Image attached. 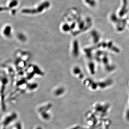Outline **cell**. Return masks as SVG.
<instances>
[{"label":"cell","instance_id":"cell-1","mask_svg":"<svg viewBox=\"0 0 129 129\" xmlns=\"http://www.w3.org/2000/svg\"><path fill=\"white\" fill-rule=\"evenodd\" d=\"M51 6V3L49 1H44L34 7L23 9L21 10V13L23 14L30 16L43 14L49 9Z\"/></svg>","mask_w":129,"mask_h":129},{"label":"cell","instance_id":"cell-2","mask_svg":"<svg viewBox=\"0 0 129 129\" xmlns=\"http://www.w3.org/2000/svg\"><path fill=\"white\" fill-rule=\"evenodd\" d=\"M19 1L18 0H9L6 6V7H3V8H6L3 9V11H11V10L12 14L13 12L15 14L16 12V9L19 6Z\"/></svg>","mask_w":129,"mask_h":129},{"label":"cell","instance_id":"cell-3","mask_svg":"<svg viewBox=\"0 0 129 129\" xmlns=\"http://www.w3.org/2000/svg\"><path fill=\"white\" fill-rule=\"evenodd\" d=\"M17 117V115L16 114L12 113L6 117L3 121V124L5 125H7L10 123L11 122H12L13 120H15Z\"/></svg>","mask_w":129,"mask_h":129},{"label":"cell","instance_id":"cell-4","mask_svg":"<svg viewBox=\"0 0 129 129\" xmlns=\"http://www.w3.org/2000/svg\"><path fill=\"white\" fill-rule=\"evenodd\" d=\"M34 129H42V128L40 126H37V127H35Z\"/></svg>","mask_w":129,"mask_h":129}]
</instances>
